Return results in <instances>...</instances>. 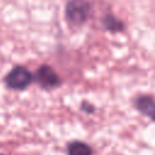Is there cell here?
Segmentation results:
<instances>
[{"mask_svg": "<svg viewBox=\"0 0 155 155\" xmlns=\"http://www.w3.org/2000/svg\"><path fill=\"white\" fill-rule=\"evenodd\" d=\"M90 4L86 0H69L65 6V17L73 25H80L90 16Z\"/></svg>", "mask_w": 155, "mask_h": 155, "instance_id": "obj_1", "label": "cell"}, {"mask_svg": "<svg viewBox=\"0 0 155 155\" xmlns=\"http://www.w3.org/2000/svg\"><path fill=\"white\" fill-rule=\"evenodd\" d=\"M5 84L12 90H24L33 81V74L24 67L17 65L5 76Z\"/></svg>", "mask_w": 155, "mask_h": 155, "instance_id": "obj_2", "label": "cell"}, {"mask_svg": "<svg viewBox=\"0 0 155 155\" xmlns=\"http://www.w3.org/2000/svg\"><path fill=\"white\" fill-rule=\"evenodd\" d=\"M35 79L44 88H53L61 84L59 76L48 65H41L35 73Z\"/></svg>", "mask_w": 155, "mask_h": 155, "instance_id": "obj_3", "label": "cell"}, {"mask_svg": "<svg viewBox=\"0 0 155 155\" xmlns=\"http://www.w3.org/2000/svg\"><path fill=\"white\" fill-rule=\"evenodd\" d=\"M136 108L145 116L155 120V101L149 96H140L134 101Z\"/></svg>", "mask_w": 155, "mask_h": 155, "instance_id": "obj_4", "label": "cell"}, {"mask_svg": "<svg viewBox=\"0 0 155 155\" xmlns=\"http://www.w3.org/2000/svg\"><path fill=\"white\" fill-rule=\"evenodd\" d=\"M69 155H92L91 148L81 142H74L68 148Z\"/></svg>", "mask_w": 155, "mask_h": 155, "instance_id": "obj_5", "label": "cell"}, {"mask_svg": "<svg viewBox=\"0 0 155 155\" xmlns=\"http://www.w3.org/2000/svg\"><path fill=\"white\" fill-rule=\"evenodd\" d=\"M103 24L105 27V29L110 30V31H121L124 29V24L117 19L115 18L114 16L111 15H107L103 19Z\"/></svg>", "mask_w": 155, "mask_h": 155, "instance_id": "obj_6", "label": "cell"}, {"mask_svg": "<svg viewBox=\"0 0 155 155\" xmlns=\"http://www.w3.org/2000/svg\"><path fill=\"white\" fill-rule=\"evenodd\" d=\"M0 155H2V154H0Z\"/></svg>", "mask_w": 155, "mask_h": 155, "instance_id": "obj_7", "label": "cell"}]
</instances>
